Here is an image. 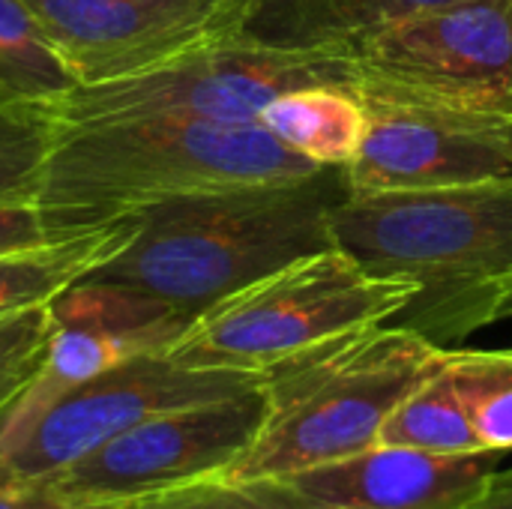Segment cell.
<instances>
[{
    "instance_id": "obj_1",
    "label": "cell",
    "mask_w": 512,
    "mask_h": 509,
    "mask_svg": "<svg viewBox=\"0 0 512 509\" xmlns=\"http://www.w3.org/2000/svg\"><path fill=\"white\" fill-rule=\"evenodd\" d=\"M321 168L261 123L147 117L39 132L30 192L66 237L165 201L303 180Z\"/></svg>"
},
{
    "instance_id": "obj_2",
    "label": "cell",
    "mask_w": 512,
    "mask_h": 509,
    "mask_svg": "<svg viewBox=\"0 0 512 509\" xmlns=\"http://www.w3.org/2000/svg\"><path fill=\"white\" fill-rule=\"evenodd\" d=\"M330 237L369 273L414 282V297L387 324L453 348L501 321L512 297V174L348 195L330 213Z\"/></svg>"
},
{
    "instance_id": "obj_3",
    "label": "cell",
    "mask_w": 512,
    "mask_h": 509,
    "mask_svg": "<svg viewBox=\"0 0 512 509\" xmlns=\"http://www.w3.org/2000/svg\"><path fill=\"white\" fill-rule=\"evenodd\" d=\"M348 195L345 165H327L303 180L165 201L141 210L132 243L84 279L153 297L198 321L261 276L330 249V213Z\"/></svg>"
},
{
    "instance_id": "obj_4",
    "label": "cell",
    "mask_w": 512,
    "mask_h": 509,
    "mask_svg": "<svg viewBox=\"0 0 512 509\" xmlns=\"http://www.w3.org/2000/svg\"><path fill=\"white\" fill-rule=\"evenodd\" d=\"M444 357L420 333L375 324L267 369L264 426L222 480L258 483L375 447L396 405Z\"/></svg>"
},
{
    "instance_id": "obj_5",
    "label": "cell",
    "mask_w": 512,
    "mask_h": 509,
    "mask_svg": "<svg viewBox=\"0 0 512 509\" xmlns=\"http://www.w3.org/2000/svg\"><path fill=\"white\" fill-rule=\"evenodd\" d=\"M411 297V279L369 273L357 258L330 246L207 309L168 357L195 369L264 375L342 333L387 324Z\"/></svg>"
},
{
    "instance_id": "obj_6",
    "label": "cell",
    "mask_w": 512,
    "mask_h": 509,
    "mask_svg": "<svg viewBox=\"0 0 512 509\" xmlns=\"http://www.w3.org/2000/svg\"><path fill=\"white\" fill-rule=\"evenodd\" d=\"M309 84L354 81L339 54L285 51L219 36L135 78L75 87L39 114L36 129L54 132L147 117L258 123L276 96Z\"/></svg>"
},
{
    "instance_id": "obj_7",
    "label": "cell",
    "mask_w": 512,
    "mask_h": 509,
    "mask_svg": "<svg viewBox=\"0 0 512 509\" xmlns=\"http://www.w3.org/2000/svg\"><path fill=\"white\" fill-rule=\"evenodd\" d=\"M330 54L366 96L512 114V0L432 6Z\"/></svg>"
},
{
    "instance_id": "obj_8",
    "label": "cell",
    "mask_w": 512,
    "mask_h": 509,
    "mask_svg": "<svg viewBox=\"0 0 512 509\" xmlns=\"http://www.w3.org/2000/svg\"><path fill=\"white\" fill-rule=\"evenodd\" d=\"M264 417V384L228 399L165 411L39 483L72 504L138 501L174 492L225 477L261 432Z\"/></svg>"
},
{
    "instance_id": "obj_9",
    "label": "cell",
    "mask_w": 512,
    "mask_h": 509,
    "mask_svg": "<svg viewBox=\"0 0 512 509\" xmlns=\"http://www.w3.org/2000/svg\"><path fill=\"white\" fill-rule=\"evenodd\" d=\"M261 384L264 375L255 372L195 369L168 354L132 357L66 393L33 432L0 459V483H39L156 414L228 399Z\"/></svg>"
},
{
    "instance_id": "obj_10",
    "label": "cell",
    "mask_w": 512,
    "mask_h": 509,
    "mask_svg": "<svg viewBox=\"0 0 512 509\" xmlns=\"http://www.w3.org/2000/svg\"><path fill=\"white\" fill-rule=\"evenodd\" d=\"M51 342L39 375L0 414V459L72 390L141 357L168 354L192 327L177 309L108 282L81 279L48 303Z\"/></svg>"
},
{
    "instance_id": "obj_11",
    "label": "cell",
    "mask_w": 512,
    "mask_h": 509,
    "mask_svg": "<svg viewBox=\"0 0 512 509\" xmlns=\"http://www.w3.org/2000/svg\"><path fill=\"white\" fill-rule=\"evenodd\" d=\"M360 96L369 126L345 165L351 195L453 189L512 174V114Z\"/></svg>"
},
{
    "instance_id": "obj_12",
    "label": "cell",
    "mask_w": 512,
    "mask_h": 509,
    "mask_svg": "<svg viewBox=\"0 0 512 509\" xmlns=\"http://www.w3.org/2000/svg\"><path fill=\"white\" fill-rule=\"evenodd\" d=\"M78 87L135 78L228 30L231 0H21Z\"/></svg>"
},
{
    "instance_id": "obj_13",
    "label": "cell",
    "mask_w": 512,
    "mask_h": 509,
    "mask_svg": "<svg viewBox=\"0 0 512 509\" xmlns=\"http://www.w3.org/2000/svg\"><path fill=\"white\" fill-rule=\"evenodd\" d=\"M504 453L432 456L375 444L339 462L249 486L264 509H462Z\"/></svg>"
},
{
    "instance_id": "obj_14",
    "label": "cell",
    "mask_w": 512,
    "mask_h": 509,
    "mask_svg": "<svg viewBox=\"0 0 512 509\" xmlns=\"http://www.w3.org/2000/svg\"><path fill=\"white\" fill-rule=\"evenodd\" d=\"M453 0H231L225 36L285 51H339L414 12Z\"/></svg>"
},
{
    "instance_id": "obj_15",
    "label": "cell",
    "mask_w": 512,
    "mask_h": 509,
    "mask_svg": "<svg viewBox=\"0 0 512 509\" xmlns=\"http://www.w3.org/2000/svg\"><path fill=\"white\" fill-rule=\"evenodd\" d=\"M138 213L57 237L51 243L0 255V315L45 306L108 258L123 252L138 234Z\"/></svg>"
},
{
    "instance_id": "obj_16",
    "label": "cell",
    "mask_w": 512,
    "mask_h": 509,
    "mask_svg": "<svg viewBox=\"0 0 512 509\" xmlns=\"http://www.w3.org/2000/svg\"><path fill=\"white\" fill-rule=\"evenodd\" d=\"M258 123L318 165H348L363 144L369 111L354 84H309L276 96Z\"/></svg>"
},
{
    "instance_id": "obj_17",
    "label": "cell",
    "mask_w": 512,
    "mask_h": 509,
    "mask_svg": "<svg viewBox=\"0 0 512 509\" xmlns=\"http://www.w3.org/2000/svg\"><path fill=\"white\" fill-rule=\"evenodd\" d=\"M78 87L21 0H0V117L36 129L39 114Z\"/></svg>"
},
{
    "instance_id": "obj_18",
    "label": "cell",
    "mask_w": 512,
    "mask_h": 509,
    "mask_svg": "<svg viewBox=\"0 0 512 509\" xmlns=\"http://www.w3.org/2000/svg\"><path fill=\"white\" fill-rule=\"evenodd\" d=\"M450 357V348H447ZM444 363L417 384L387 417L378 444L420 450L432 456H474L489 453L474 429L471 411L456 387V378Z\"/></svg>"
},
{
    "instance_id": "obj_19",
    "label": "cell",
    "mask_w": 512,
    "mask_h": 509,
    "mask_svg": "<svg viewBox=\"0 0 512 509\" xmlns=\"http://www.w3.org/2000/svg\"><path fill=\"white\" fill-rule=\"evenodd\" d=\"M447 366L489 453H512V348L456 351Z\"/></svg>"
},
{
    "instance_id": "obj_20",
    "label": "cell",
    "mask_w": 512,
    "mask_h": 509,
    "mask_svg": "<svg viewBox=\"0 0 512 509\" xmlns=\"http://www.w3.org/2000/svg\"><path fill=\"white\" fill-rule=\"evenodd\" d=\"M51 309L33 306L0 315V414L39 375L51 342Z\"/></svg>"
},
{
    "instance_id": "obj_21",
    "label": "cell",
    "mask_w": 512,
    "mask_h": 509,
    "mask_svg": "<svg viewBox=\"0 0 512 509\" xmlns=\"http://www.w3.org/2000/svg\"><path fill=\"white\" fill-rule=\"evenodd\" d=\"M57 237L60 234L51 231V225L30 189H15V192L0 195V255L18 252V249H33V246L51 243Z\"/></svg>"
},
{
    "instance_id": "obj_22",
    "label": "cell",
    "mask_w": 512,
    "mask_h": 509,
    "mask_svg": "<svg viewBox=\"0 0 512 509\" xmlns=\"http://www.w3.org/2000/svg\"><path fill=\"white\" fill-rule=\"evenodd\" d=\"M147 509H264L249 486L228 483L222 477L201 480L174 492L153 495Z\"/></svg>"
},
{
    "instance_id": "obj_23",
    "label": "cell",
    "mask_w": 512,
    "mask_h": 509,
    "mask_svg": "<svg viewBox=\"0 0 512 509\" xmlns=\"http://www.w3.org/2000/svg\"><path fill=\"white\" fill-rule=\"evenodd\" d=\"M72 501L60 498L42 483H21L6 486L0 483V509H69Z\"/></svg>"
},
{
    "instance_id": "obj_24",
    "label": "cell",
    "mask_w": 512,
    "mask_h": 509,
    "mask_svg": "<svg viewBox=\"0 0 512 509\" xmlns=\"http://www.w3.org/2000/svg\"><path fill=\"white\" fill-rule=\"evenodd\" d=\"M462 509H512V468L492 471L480 489V495Z\"/></svg>"
},
{
    "instance_id": "obj_25",
    "label": "cell",
    "mask_w": 512,
    "mask_h": 509,
    "mask_svg": "<svg viewBox=\"0 0 512 509\" xmlns=\"http://www.w3.org/2000/svg\"><path fill=\"white\" fill-rule=\"evenodd\" d=\"M30 183H33V171L6 174V162L0 165V195L3 192H15V189H30Z\"/></svg>"
},
{
    "instance_id": "obj_26",
    "label": "cell",
    "mask_w": 512,
    "mask_h": 509,
    "mask_svg": "<svg viewBox=\"0 0 512 509\" xmlns=\"http://www.w3.org/2000/svg\"><path fill=\"white\" fill-rule=\"evenodd\" d=\"M150 498H138V501H93V504H72L69 509H147Z\"/></svg>"
},
{
    "instance_id": "obj_27",
    "label": "cell",
    "mask_w": 512,
    "mask_h": 509,
    "mask_svg": "<svg viewBox=\"0 0 512 509\" xmlns=\"http://www.w3.org/2000/svg\"><path fill=\"white\" fill-rule=\"evenodd\" d=\"M501 318H512V297L507 300V306H504V312H501Z\"/></svg>"
}]
</instances>
